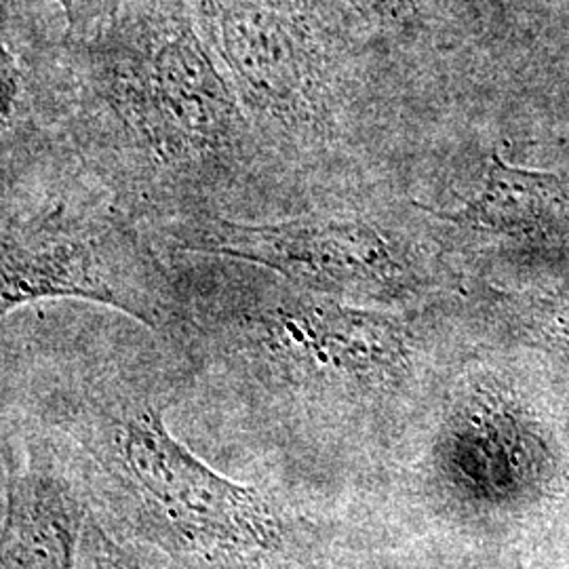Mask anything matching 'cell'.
Returning <instances> with one entry per match:
<instances>
[{
  "instance_id": "obj_11",
  "label": "cell",
  "mask_w": 569,
  "mask_h": 569,
  "mask_svg": "<svg viewBox=\"0 0 569 569\" xmlns=\"http://www.w3.org/2000/svg\"><path fill=\"white\" fill-rule=\"evenodd\" d=\"M63 21V34L74 37L81 34L89 26L102 20L112 9H117L122 0H53Z\"/></svg>"
},
{
  "instance_id": "obj_4",
  "label": "cell",
  "mask_w": 569,
  "mask_h": 569,
  "mask_svg": "<svg viewBox=\"0 0 569 569\" xmlns=\"http://www.w3.org/2000/svg\"><path fill=\"white\" fill-rule=\"evenodd\" d=\"M204 37L302 211L369 197L373 77L336 0H197Z\"/></svg>"
},
{
  "instance_id": "obj_3",
  "label": "cell",
  "mask_w": 569,
  "mask_h": 569,
  "mask_svg": "<svg viewBox=\"0 0 569 569\" xmlns=\"http://www.w3.org/2000/svg\"><path fill=\"white\" fill-rule=\"evenodd\" d=\"M176 317L163 340L188 385H203L262 427L331 437L406 403L418 387L411 323L289 283L264 266L167 251Z\"/></svg>"
},
{
  "instance_id": "obj_9",
  "label": "cell",
  "mask_w": 569,
  "mask_h": 569,
  "mask_svg": "<svg viewBox=\"0 0 569 569\" xmlns=\"http://www.w3.org/2000/svg\"><path fill=\"white\" fill-rule=\"evenodd\" d=\"M529 345L545 348L569 363V302H540L521 321Z\"/></svg>"
},
{
  "instance_id": "obj_8",
  "label": "cell",
  "mask_w": 569,
  "mask_h": 569,
  "mask_svg": "<svg viewBox=\"0 0 569 569\" xmlns=\"http://www.w3.org/2000/svg\"><path fill=\"white\" fill-rule=\"evenodd\" d=\"M418 204L441 224L505 237H538L566 220L569 183L555 173L512 167L493 150L475 197L451 209Z\"/></svg>"
},
{
  "instance_id": "obj_7",
  "label": "cell",
  "mask_w": 569,
  "mask_h": 569,
  "mask_svg": "<svg viewBox=\"0 0 569 569\" xmlns=\"http://www.w3.org/2000/svg\"><path fill=\"white\" fill-rule=\"evenodd\" d=\"M4 479L0 569H74L89 507L49 449Z\"/></svg>"
},
{
  "instance_id": "obj_1",
  "label": "cell",
  "mask_w": 569,
  "mask_h": 569,
  "mask_svg": "<svg viewBox=\"0 0 569 569\" xmlns=\"http://www.w3.org/2000/svg\"><path fill=\"white\" fill-rule=\"evenodd\" d=\"M58 108L63 142L150 234L302 211L207 41L197 0H122L63 34Z\"/></svg>"
},
{
  "instance_id": "obj_6",
  "label": "cell",
  "mask_w": 569,
  "mask_h": 569,
  "mask_svg": "<svg viewBox=\"0 0 569 569\" xmlns=\"http://www.w3.org/2000/svg\"><path fill=\"white\" fill-rule=\"evenodd\" d=\"M164 251L264 266L289 283L348 305L390 310L435 291L427 251L385 220L369 197L274 220H199L152 232Z\"/></svg>"
},
{
  "instance_id": "obj_10",
  "label": "cell",
  "mask_w": 569,
  "mask_h": 569,
  "mask_svg": "<svg viewBox=\"0 0 569 569\" xmlns=\"http://www.w3.org/2000/svg\"><path fill=\"white\" fill-rule=\"evenodd\" d=\"M87 538L96 569H143L140 559L124 549L98 521L87 523Z\"/></svg>"
},
{
  "instance_id": "obj_5",
  "label": "cell",
  "mask_w": 569,
  "mask_h": 569,
  "mask_svg": "<svg viewBox=\"0 0 569 569\" xmlns=\"http://www.w3.org/2000/svg\"><path fill=\"white\" fill-rule=\"evenodd\" d=\"M0 317L44 302L114 310L164 338L176 317L167 251L72 154L2 171Z\"/></svg>"
},
{
  "instance_id": "obj_2",
  "label": "cell",
  "mask_w": 569,
  "mask_h": 569,
  "mask_svg": "<svg viewBox=\"0 0 569 569\" xmlns=\"http://www.w3.org/2000/svg\"><path fill=\"white\" fill-rule=\"evenodd\" d=\"M4 355V385L39 416L44 439L70 448L74 486L131 540L222 569L279 561L291 531L262 489L204 465L169 430L164 409L188 385L182 359L154 331L121 326L42 336Z\"/></svg>"
}]
</instances>
